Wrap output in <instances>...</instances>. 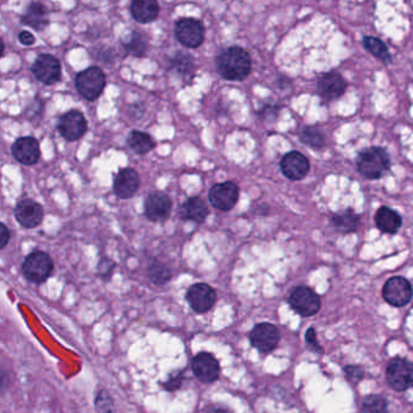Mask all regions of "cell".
Masks as SVG:
<instances>
[{
  "instance_id": "cell-29",
  "label": "cell",
  "mask_w": 413,
  "mask_h": 413,
  "mask_svg": "<svg viewBox=\"0 0 413 413\" xmlns=\"http://www.w3.org/2000/svg\"><path fill=\"white\" fill-rule=\"evenodd\" d=\"M300 140L310 148L318 149L325 147V134L315 126H305L300 131Z\"/></svg>"
},
{
  "instance_id": "cell-24",
  "label": "cell",
  "mask_w": 413,
  "mask_h": 413,
  "mask_svg": "<svg viewBox=\"0 0 413 413\" xmlns=\"http://www.w3.org/2000/svg\"><path fill=\"white\" fill-rule=\"evenodd\" d=\"M131 12L134 20L140 23H149L158 19L160 8L156 0H133Z\"/></svg>"
},
{
  "instance_id": "cell-18",
  "label": "cell",
  "mask_w": 413,
  "mask_h": 413,
  "mask_svg": "<svg viewBox=\"0 0 413 413\" xmlns=\"http://www.w3.org/2000/svg\"><path fill=\"white\" fill-rule=\"evenodd\" d=\"M192 371L203 383H213L220 374L218 360L209 353H200L192 360Z\"/></svg>"
},
{
  "instance_id": "cell-32",
  "label": "cell",
  "mask_w": 413,
  "mask_h": 413,
  "mask_svg": "<svg viewBox=\"0 0 413 413\" xmlns=\"http://www.w3.org/2000/svg\"><path fill=\"white\" fill-rule=\"evenodd\" d=\"M125 50L132 56L142 57L147 51V41L144 39L143 35L139 34V33H133L131 35V39L125 44Z\"/></svg>"
},
{
  "instance_id": "cell-42",
  "label": "cell",
  "mask_w": 413,
  "mask_h": 413,
  "mask_svg": "<svg viewBox=\"0 0 413 413\" xmlns=\"http://www.w3.org/2000/svg\"><path fill=\"white\" fill-rule=\"evenodd\" d=\"M206 413H230L227 408L222 407V406H212L208 408Z\"/></svg>"
},
{
  "instance_id": "cell-14",
  "label": "cell",
  "mask_w": 413,
  "mask_h": 413,
  "mask_svg": "<svg viewBox=\"0 0 413 413\" xmlns=\"http://www.w3.org/2000/svg\"><path fill=\"white\" fill-rule=\"evenodd\" d=\"M144 212L151 222H165L172 212V201L163 192H153L144 202Z\"/></svg>"
},
{
  "instance_id": "cell-10",
  "label": "cell",
  "mask_w": 413,
  "mask_h": 413,
  "mask_svg": "<svg viewBox=\"0 0 413 413\" xmlns=\"http://www.w3.org/2000/svg\"><path fill=\"white\" fill-rule=\"evenodd\" d=\"M238 197H240V189L235 182H232L215 184L209 190V195H208L212 206L222 212L231 211L232 208L236 206Z\"/></svg>"
},
{
  "instance_id": "cell-21",
  "label": "cell",
  "mask_w": 413,
  "mask_h": 413,
  "mask_svg": "<svg viewBox=\"0 0 413 413\" xmlns=\"http://www.w3.org/2000/svg\"><path fill=\"white\" fill-rule=\"evenodd\" d=\"M374 224L379 231L388 235H395L403 226V218L390 206H379L374 214Z\"/></svg>"
},
{
  "instance_id": "cell-23",
  "label": "cell",
  "mask_w": 413,
  "mask_h": 413,
  "mask_svg": "<svg viewBox=\"0 0 413 413\" xmlns=\"http://www.w3.org/2000/svg\"><path fill=\"white\" fill-rule=\"evenodd\" d=\"M208 214H209V209L206 206V202L198 196L190 197L189 200L184 202L180 209L182 219L197 222V224L206 222Z\"/></svg>"
},
{
  "instance_id": "cell-15",
  "label": "cell",
  "mask_w": 413,
  "mask_h": 413,
  "mask_svg": "<svg viewBox=\"0 0 413 413\" xmlns=\"http://www.w3.org/2000/svg\"><path fill=\"white\" fill-rule=\"evenodd\" d=\"M310 168L308 158L299 151H290L282 158V173L290 180H302L310 172Z\"/></svg>"
},
{
  "instance_id": "cell-20",
  "label": "cell",
  "mask_w": 413,
  "mask_h": 413,
  "mask_svg": "<svg viewBox=\"0 0 413 413\" xmlns=\"http://www.w3.org/2000/svg\"><path fill=\"white\" fill-rule=\"evenodd\" d=\"M14 158L27 166H32L39 161V142L33 137H21L12 145Z\"/></svg>"
},
{
  "instance_id": "cell-1",
  "label": "cell",
  "mask_w": 413,
  "mask_h": 413,
  "mask_svg": "<svg viewBox=\"0 0 413 413\" xmlns=\"http://www.w3.org/2000/svg\"><path fill=\"white\" fill-rule=\"evenodd\" d=\"M217 69L224 79L240 81L246 79L251 70V61L246 50L231 46L218 56Z\"/></svg>"
},
{
  "instance_id": "cell-16",
  "label": "cell",
  "mask_w": 413,
  "mask_h": 413,
  "mask_svg": "<svg viewBox=\"0 0 413 413\" xmlns=\"http://www.w3.org/2000/svg\"><path fill=\"white\" fill-rule=\"evenodd\" d=\"M16 220L25 229H34L39 226L44 219V211L39 203L25 198L17 203L15 208Z\"/></svg>"
},
{
  "instance_id": "cell-33",
  "label": "cell",
  "mask_w": 413,
  "mask_h": 413,
  "mask_svg": "<svg viewBox=\"0 0 413 413\" xmlns=\"http://www.w3.org/2000/svg\"><path fill=\"white\" fill-rule=\"evenodd\" d=\"M94 406L98 413H116L113 399L107 390H99L94 400Z\"/></svg>"
},
{
  "instance_id": "cell-2",
  "label": "cell",
  "mask_w": 413,
  "mask_h": 413,
  "mask_svg": "<svg viewBox=\"0 0 413 413\" xmlns=\"http://www.w3.org/2000/svg\"><path fill=\"white\" fill-rule=\"evenodd\" d=\"M390 167L392 160L385 148L370 147L358 153L357 171L365 179L379 180L390 171Z\"/></svg>"
},
{
  "instance_id": "cell-30",
  "label": "cell",
  "mask_w": 413,
  "mask_h": 413,
  "mask_svg": "<svg viewBox=\"0 0 413 413\" xmlns=\"http://www.w3.org/2000/svg\"><path fill=\"white\" fill-rule=\"evenodd\" d=\"M360 413H389L388 400L379 394H370L363 399Z\"/></svg>"
},
{
  "instance_id": "cell-13",
  "label": "cell",
  "mask_w": 413,
  "mask_h": 413,
  "mask_svg": "<svg viewBox=\"0 0 413 413\" xmlns=\"http://www.w3.org/2000/svg\"><path fill=\"white\" fill-rule=\"evenodd\" d=\"M176 35L180 44L190 49H195L204 40V28L200 21L182 19L176 25Z\"/></svg>"
},
{
  "instance_id": "cell-43",
  "label": "cell",
  "mask_w": 413,
  "mask_h": 413,
  "mask_svg": "<svg viewBox=\"0 0 413 413\" xmlns=\"http://www.w3.org/2000/svg\"><path fill=\"white\" fill-rule=\"evenodd\" d=\"M4 47H6V46H4V43H3V40L0 39V57L3 56V54H4Z\"/></svg>"
},
{
  "instance_id": "cell-31",
  "label": "cell",
  "mask_w": 413,
  "mask_h": 413,
  "mask_svg": "<svg viewBox=\"0 0 413 413\" xmlns=\"http://www.w3.org/2000/svg\"><path fill=\"white\" fill-rule=\"evenodd\" d=\"M364 46L365 49L368 50L370 54L374 56L376 59H379L381 62H383L385 64L392 62V56H390L388 47L379 38L365 36Z\"/></svg>"
},
{
  "instance_id": "cell-11",
  "label": "cell",
  "mask_w": 413,
  "mask_h": 413,
  "mask_svg": "<svg viewBox=\"0 0 413 413\" xmlns=\"http://www.w3.org/2000/svg\"><path fill=\"white\" fill-rule=\"evenodd\" d=\"M32 72L44 85L57 84L62 76L61 63L52 54H40L32 65Z\"/></svg>"
},
{
  "instance_id": "cell-37",
  "label": "cell",
  "mask_w": 413,
  "mask_h": 413,
  "mask_svg": "<svg viewBox=\"0 0 413 413\" xmlns=\"http://www.w3.org/2000/svg\"><path fill=\"white\" fill-rule=\"evenodd\" d=\"M182 379H184V377H182V371H177L176 374L169 376L167 382L163 383V387L167 389V390H176V389H179L182 387Z\"/></svg>"
},
{
  "instance_id": "cell-25",
  "label": "cell",
  "mask_w": 413,
  "mask_h": 413,
  "mask_svg": "<svg viewBox=\"0 0 413 413\" xmlns=\"http://www.w3.org/2000/svg\"><path fill=\"white\" fill-rule=\"evenodd\" d=\"M47 10L41 3H32L25 11V15L22 16V23L30 25L33 30H43L46 25H49L47 20Z\"/></svg>"
},
{
  "instance_id": "cell-28",
  "label": "cell",
  "mask_w": 413,
  "mask_h": 413,
  "mask_svg": "<svg viewBox=\"0 0 413 413\" xmlns=\"http://www.w3.org/2000/svg\"><path fill=\"white\" fill-rule=\"evenodd\" d=\"M171 68L185 79H191L195 74V64L192 61L191 56L187 54H176L171 61Z\"/></svg>"
},
{
  "instance_id": "cell-3",
  "label": "cell",
  "mask_w": 413,
  "mask_h": 413,
  "mask_svg": "<svg viewBox=\"0 0 413 413\" xmlns=\"http://www.w3.org/2000/svg\"><path fill=\"white\" fill-rule=\"evenodd\" d=\"M385 379L395 392H406L413 387V364L406 358L395 357L385 369Z\"/></svg>"
},
{
  "instance_id": "cell-40",
  "label": "cell",
  "mask_w": 413,
  "mask_h": 413,
  "mask_svg": "<svg viewBox=\"0 0 413 413\" xmlns=\"http://www.w3.org/2000/svg\"><path fill=\"white\" fill-rule=\"evenodd\" d=\"M10 384V377L6 370L0 368V393H4L6 389L9 388Z\"/></svg>"
},
{
  "instance_id": "cell-27",
  "label": "cell",
  "mask_w": 413,
  "mask_h": 413,
  "mask_svg": "<svg viewBox=\"0 0 413 413\" xmlns=\"http://www.w3.org/2000/svg\"><path fill=\"white\" fill-rule=\"evenodd\" d=\"M148 275L150 281L156 286H165L172 279V271L166 264L155 259L149 264Z\"/></svg>"
},
{
  "instance_id": "cell-22",
  "label": "cell",
  "mask_w": 413,
  "mask_h": 413,
  "mask_svg": "<svg viewBox=\"0 0 413 413\" xmlns=\"http://www.w3.org/2000/svg\"><path fill=\"white\" fill-rule=\"evenodd\" d=\"M330 224L341 235H350L358 231L361 218L353 209L348 208L341 212L334 213L330 217Z\"/></svg>"
},
{
  "instance_id": "cell-8",
  "label": "cell",
  "mask_w": 413,
  "mask_h": 413,
  "mask_svg": "<svg viewBox=\"0 0 413 413\" xmlns=\"http://www.w3.org/2000/svg\"><path fill=\"white\" fill-rule=\"evenodd\" d=\"M217 299V291L206 283H196L187 289V302L196 313H206L212 310Z\"/></svg>"
},
{
  "instance_id": "cell-9",
  "label": "cell",
  "mask_w": 413,
  "mask_h": 413,
  "mask_svg": "<svg viewBox=\"0 0 413 413\" xmlns=\"http://www.w3.org/2000/svg\"><path fill=\"white\" fill-rule=\"evenodd\" d=\"M279 339H281L279 330L275 325L270 323H261L255 325V328L251 330V346L264 354H267L275 350L279 342Z\"/></svg>"
},
{
  "instance_id": "cell-4",
  "label": "cell",
  "mask_w": 413,
  "mask_h": 413,
  "mask_svg": "<svg viewBox=\"0 0 413 413\" xmlns=\"http://www.w3.org/2000/svg\"><path fill=\"white\" fill-rule=\"evenodd\" d=\"M23 275L32 283H44L54 271V261L45 251H33L25 257L23 266Z\"/></svg>"
},
{
  "instance_id": "cell-35",
  "label": "cell",
  "mask_w": 413,
  "mask_h": 413,
  "mask_svg": "<svg viewBox=\"0 0 413 413\" xmlns=\"http://www.w3.org/2000/svg\"><path fill=\"white\" fill-rule=\"evenodd\" d=\"M305 339L307 347H308L312 352L318 353V354H321V353L324 352L323 347L320 346L318 339H317V332H315V328H310V329L306 331Z\"/></svg>"
},
{
  "instance_id": "cell-39",
  "label": "cell",
  "mask_w": 413,
  "mask_h": 413,
  "mask_svg": "<svg viewBox=\"0 0 413 413\" xmlns=\"http://www.w3.org/2000/svg\"><path fill=\"white\" fill-rule=\"evenodd\" d=\"M9 241H10V230L3 222H0V249H3Z\"/></svg>"
},
{
  "instance_id": "cell-6",
  "label": "cell",
  "mask_w": 413,
  "mask_h": 413,
  "mask_svg": "<svg viewBox=\"0 0 413 413\" xmlns=\"http://www.w3.org/2000/svg\"><path fill=\"white\" fill-rule=\"evenodd\" d=\"M289 305L301 317H313L319 312L321 299L310 286H300L291 293Z\"/></svg>"
},
{
  "instance_id": "cell-12",
  "label": "cell",
  "mask_w": 413,
  "mask_h": 413,
  "mask_svg": "<svg viewBox=\"0 0 413 413\" xmlns=\"http://www.w3.org/2000/svg\"><path fill=\"white\" fill-rule=\"evenodd\" d=\"M59 131L64 139L75 142L84 137L87 131V121L79 110H70L59 118Z\"/></svg>"
},
{
  "instance_id": "cell-38",
  "label": "cell",
  "mask_w": 413,
  "mask_h": 413,
  "mask_svg": "<svg viewBox=\"0 0 413 413\" xmlns=\"http://www.w3.org/2000/svg\"><path fill=\"white\" fill-rule=\"evenodd\" d=\"M279 114V107L277 105H266L265 108L261 109L260 116L266 121H273Z\"/></svg>"
},
{
  "instance_id": "cell-19",
  "label": "cell",
  "mask_w": 413,
  "mask_h": 413,
  "mask_svg": "<svg viewBox=\"0 0 413 413\" xmlns=\"http://www.w3.org/2000/svg\"><path fill=\"white\" fill-rule=\"evenodd\" d=\"M317 89L323 98L326 100H334L343 96L347 89V83L342 75L330 72L320 76Z\"/></svg>"
},
{
  "instance_id": "cell-26",
  "label": "cell",
  "mask_w": 413,
  "mask_h": 413,
  "mask_svg": "<svg viewBox=\"0 0 413 413\" xmlns=\"http://www.w3.org/2000/svg\"><path fill=\"white\" fill-rule=\"evenodd\" d=\"M127 143L129 148L138 155H145L155 148L153 137L148 133L132 131L128 134Z\"/></svg>"
},
{
  "instance_id": "cell-7",
  "label": "cell",
  "mask_w": 413,
  "mask_h": 413,
  "mask_svg": "<svg viewBox=\"0 0 413 413\" xmlns=\"http://www.w3.org/2000/svg\"><path fill=\"white\" fill-rule=\"evenodd\" d=\"M383 300L393 307H403L412 300V284L401 275H395L389 278L382 288Z\"/></svg>"
},
{
  "instance_id": "cell-5",
  "label": "cell",
  "mask_w": 413,
  "mask_h": 413,
  "mask_svg": "<svg viewBox=\"0 0 413 413\" xmlns=\"http://www.w3.org/2000/svg\"><path fill=\"white\" fill-rule=\"evenodd\" d=\"M75 86L79 94L87 100H96L103 94L105 87V75L97 67L85 69L75 79Z\"/></svg>"
},
{
  "instance_id": "cell-17",
  "label": "cell",
  "mask_w": 413,
  "mask_h": 413,
  "mask_svg": "<svg viewBox=\"0 0 413 413\" xmlns=\"http://www.w3.org/2000/svg\"><path fill=\"white\" fill-rule=\"evenodd\" d=\"M140 185V179L136 169L123 168L114 178V192L118 198H131L137 193Z\"/></svg>"
},
{
  "instance_id": "cell-41",
  "label": "cell",
  "mask_w": 413,
  "mask_h": 413,
  "mask_svg": "<svg viewBox=\"0 0 413 413\" xmlns=\"http://www.w3.org/2000/svg\"><path fill=\"white\" fill-rule=\"evenodd\" d=\"M19 40H20V43L22 45H25V46H30V45H33L35 43L34 35L30 33V32H21L20 35H19Z\"/></svg>"
},
{
  "instance_id": "cell-36",
  "label": "cell",
  "mask_w": 413,
  "mask_h": 413,
  "mask_svg": "<svg viewBox=\"0 0 413 413\" xmlns=\"http://www.w3.org/2000/svg\"><path fill=\"white\" fill-rule=\"evenodd\" d=\"M114 268H115V262L114 261L109 260L107 257H104V259L99 261L98 273L104 279H109L112 277Z\"/></svg>"
},
{
  "instance_id": "cell-34",
  "label": "cell",
  "mask_w": 413,
  "mask_h": 413,
  "mask_svg": "<svg viewBox=\"0 0 413 413\" xmlns=\"http://www.w3.org/2000/svg\"><path fill=\"white\" fill-rule=\"evenodd\" d=\"M346 379L353 385H357L365 377V371L360 365H347L343 369Z\"/></svg>"
}]
</instances>
